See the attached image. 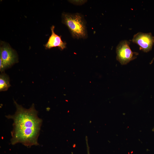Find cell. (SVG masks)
<instances>
[{"instance_id":"obj_1","label":"cell","mask_w":154,"mask_h":154,"mask_svg":"<svg viewBox=\"0 0 154 154\" xmlns=\"http://www.w3.org/2000/svg\"><path fill=\"white\" fill-rule=\"evenodd\" d=\"M14 103L16 108L15 114L6 116L13 121L11 143L14 145L19 143L28 147L38 145V139L42 120L38 117L34 105L27 109L15 100Z\"/></svg>"},{"instance_id":"obj_2","label":"cell","mask_w":154,"mask_h":154,"mask_svg":"<svg viewBox=\"0 0 154 154\" xmlns=\"http://www.w3.org/2000/svg\"><path fill=\"white\" fill-rule=\"evenodd\" d=\"M62 23L67 26L74 38L78 39L86 37V24L81 14L64 12L62 14Z\"/></svg>"},{"instance_id":"obj_3","label":"cell","mask_w":154,"mask_h":154,"mask_svg":"<svg viewBox=\"0 0 154 154\" xmlns=\"http://www.w3.org/2000/svg\"><path fill=\"white\" fill-rule=\"evenodd\" d=\"M0 70L2 72L6 68L17 62V56L15 51L6 43L2 42L0 48Z\"/></svg>"},{"instance_id":"obj_4","label":"cell","mask_w":154,"mask_h":154,"mask_svg":"<svg viewBox=\"0 0 154 154\" xmlns=\"http://www.w3.org/2000/svg\"><path fill=\"white\" fill-rule=\"evenodd\" d=\"M130 42L126 40L119 42L116 48V59L122 65H126L137 58L138 53L131 50Z\"/></svg>"},{"instance_id":"obj_5","label":"cell","mask_w":154,"mask_h":154,"mask_svg":"<svg viewBox=\"0 0 154 154\" xmlns=\"http://www.w3.org/2000/svg\"><path fill=\"white\" fill-rule=\"evenodd\" d=\"M132 41L139 46L140 50L147 52L152 50L154 44V37L151 33L139 32L134 35Z\"/></svg>"},{"instance_id":"obj_6","label":"cell","mask_w":154,"mask_h":154,"mask_svg":"<svg viewBox=\"0 0 154 154\" xmlns=\"http://www.w3.org/2000/svg\"><path fill=\"white\" fill-rule=\"evenodd\" d=\"M54 27L53 25L51 27V35L49 37L47 42L44 45V47L46 49L58 47L60 49L63 50L66 48V43L62 40L61 36H59L55 33Z\"/></svg>"},{"instance_id":"obj_7","label":"cell","mask_w":154,"mask_h":154,"mask_svg":"<svg viewBox=\"0 0 154 154\" xmlns=\"http://www.w3.org/2000/svg\"><path fill=\"white\" fill-rule=\"evenodd\" d=\"M10 86L8 76L5 74L2 73L0 75V91L7 90Z\"/></svg>"},{"instance_id":"obj_8","label":"cell","mask_w":154,"mask_h":154,"mask_svg":"<svg viewBox=\"0 0 154 154\" xmlns=\"http://www.w3.org/2000/svg\"><path fill=\"white\" fill-rule=\"evenodd\" d=\"M86 139V144H87V153L88 154H90V151H89V147L88 146V140L87 139Z\"/></svg>"},{"instance_id":"obj_9","label":"cell","mask_w":154,"mask_h":154,"mask_svg":"<svg viewBox=\"0 0 154 154\" xmlns=\"http://www.w3.org/2000/svg\"><path fill=\"white\" fill-rule=\"evenodd\" d=\"M154 60V58L153 59H152V60L151 62V63H150V64H151L153 62V61Z\"/></svg>"}]
</instances>
